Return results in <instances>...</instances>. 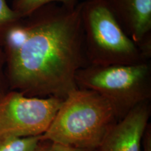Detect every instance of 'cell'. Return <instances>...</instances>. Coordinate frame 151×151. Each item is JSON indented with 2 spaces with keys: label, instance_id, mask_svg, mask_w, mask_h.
Wrapping results in <instances>:
<instances>
[{
  "label": "cell",
  "instance_id": "cell-1",
  "mask_svg": "<svg viewBox=\"0 0 151 151\" xmlns=\"http://www.w3.org/2000/svg\"><path fill=\"white\" fill-rule=\"evenodd\" d=\"M2 49L10 90L65 99L78 88L77 71L88 66L81 3L73 9L52 3L37 9L11 28Z\"/></svg>",
  "mask_w": 151,
  "mask_h": 151
},
{
  "label": "cell",
  "instance_id": "cell-2",
  "mask_svg": "<svg viewBox=\"0 0 151 151\" xmlns=\"http://www.w3.org/2000/svg\"><path fill=\"white\" fill-rule=\"evenodd\" d=\"M118 121L111 106L93 90L76 88L63 100L42 140L97 150Z\"/></svg>",
  "mask_w": 151,
  "mask_h": 151
},
{
  "label": "cell",
  "instance_id": "cell-3",
  "mask_svg": "<svg viewBox=\"0 0 151 151\" xmlns=\"http://www.w3.org/2000/svg\"><path fill=\"white\" fill-rule=\"evenodd\" d=\"M81 19L88 65H132L150 58L126 34L106 0L81 3Z\"/></svg>",
  "mask_w": 151,
  "mask_h": 151
},
{
  "label": "cell",
  "instance_id": "cell-4",
  "mask_svg": "<svg viewBox=\"0 0 151 151\" xmlns=\"http://www.w3.org/2000/svg\"><path fill=\"white\" fill-rule=\"evenodd\" d=\"M78 88L93 90L106 100L118 120L151 99L150 62L132 65H88L77 71Z\"/></svg>",
  "mask_w": 151,
  "mask_h": 151
},
{
  "label": "cell",
  "instance_id": "cell-5",
  "mask_svg": "<svg viewBox=\"0 0 151 151\" xmlns=\"http://www.w3.org/2000/svg\"><path fill=\"white\" fill-rule=\"evenodd\" d=\"M63 100L27 97L11 90L0 95V141L42 135Z\"/></svg>",
  "mask_w": 151,
  "mask_h": 151
},
{
  "label": "cell",
  "instance_id": "cell-6",
  "mask_svg": "<svg viewBox=\"0 0 151 151\" xmlns=\"http://www.w3.org/2000/svg\"><path fill=\"white\" fill-rule=\"evenodd\" d=\"M150 114V101L138 105L114 124L96 151H141Z\"/></svg>",
  "mask_w": 151,
  "mask_h": 151
},
{
  "label": "cell",
  "instance_id": "cell-7",
  "mask_svg": "<svg viewBox=\"0 0 151 151\" xmlns=\"http://www.w3.org/2000/svg\"><path fill=\"white\" fill-rule=\"evenodd\" d=\"M126 34L151 57V0H106Z\"/></svg>",
  "mask_w": 151,
  "mask_h": 151
},
{
  "label": "cell",
  "instance_id": "cell-8",
  "mask_svg": "<svg viewBox=\"0 0 151 151\" xmlns=\"http://www.w3.org/2000/svg\"><path fill=\"white\" fill-rule=\"evenodd\" d=\"M55 3L68 9H73L78 4V0H13L11 8L19 16L25 18L40 7Z\"/></svg>",
  "mask_w": 151,
  "mask_h": 151
},
{
  "label": "cell",
  "instance_id": "cell-9",
  "mask_svg": "<svg viewBox=\"0 0 151 151\" xmlns=\"http://www.w3.org/2000/svg\"><path fill=\"white\" fill-rule=\"evenodd\" d=\"M22 19L13 10L7 0H0V48H2L7 33Z\"/></svg>",
  "mask_w": 151,
  "mask_h": 151
},
{
  "label": "cell",
  "instance_id": "cell-10",
  "mask_svg": "<svg viewBox=\"0 0 151 151\" xmlns=\"http://www.w3.org/2000/svg\"><path fill=\"white\" fill-rule=\"evenodd\" d=\"M41 136L3 139L0 141V151H34L41 142Z\"/></svg>",
  "mask_w": 151,
  "mask_h": 151
},
{
  "label": "cell",
  "instance_id": "cell-11",
  "mask_svg": "<svg viewBox=\"0 0 151 151\" xmlns=\"http://www.w3.org/2000/svg\"><path fill=\"white\" fill-rule=\"evenodd\" d=\"M6 58L2 48H0V95L10 90L5 73Z\"/></svg>",
  "mask_w": 151,
  "mask_h": 151
},
{
  "label": "cell",
  "instance_id": "cell-12",
  "mask_svg": "<svg viewBox=\"0 0 151 151\" xmlns=\"http://www.w3.org/2000/svg\"><path fill=\"white\" fill-rule=\"evenodd\" d=\"M141 151H151V125L150 123L147 125L143 134Z\"/></svg>",
  "mask_w": 151,
  "mask_h": 151
},
{
  "label": "cell",
  "instance_id": "cell-13",
  "mask_svg": "<svg viewBox=\"0 0 151 151\" xmlns=\"http://www.w3.org/2000/svg\"><path fill=\"white\" fill-rule=\"evenodd\" d=\"M50 151H96V150H88V149L74 148L71 147L62 146L60 144L52 143Z\"/></svg>",
  "mask_w": 151,
  "mask_h": 151
},
{
  "label": "cell",
  "instance_id": "cell-14",
  "mask_svg": "<svg viewBox=\"0 0 151 151\" xmlns=\"http://www.w3.org/2000/svg\"><path fill=\"white\" fill-rule=\"evenodd\" d=\"M52 143L47 140H42L39 143V146L34 151H50Z\"/></svg>",
  "mask_w": 151,
  "mask_h": 151
}]
</instances>
